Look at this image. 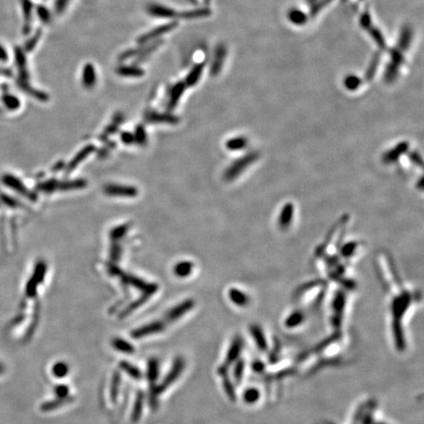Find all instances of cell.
Listing matches in <instances>:
<instances>
[{
	"mask_svg": "<svg viewBox=\"0 0 424 424\" xmlns=\"http://www.w3.org/2000/svg\"><path fill=\"white\" fill-rule=\"evenodd\" d=\"M260 398H261V392L259 389L254 387L245 389L243 394V400L247 405H253L258 403Z\"/></svg>",
	"mask_w": 424,
	"mask_h": 424,
	"instance_id": "obj_38",
	"label": "cell"
},
{
	"mask_svg": "<svg viewBox=\"0 0 424 424\" xmlns=\"http://www.w3.org/2000/svg\"><path fill=\"white\" fill-rule=\"evenodd\" d=\"M104 193L112 196L134 197L138 195V190L134 187L122 185H108L104 188Z\"/></svg>",
	"mask_w": 424,
	"mask_h": 424,
	"instance_id": "obj_10",
	"label": "cell"
},
{
	"mask_svg": "<svg viewBox=\"0 0 424 424\" xmlns=\"http://www.w3.org/2000/svg\"><path fill=\"white\" fill-rule=\"evenodd\" d=\"M252 369L257 373H262L265 369V364L261 360H256L252 363Z\"/></svg>",
	"mask_w": 424,
	"mask_h": 424,
	"instance_id": "obj_59",
	"label": "cell"
},
{
	"mask_svg": "<svg viewBox=\"0 0 424 424\" xmlns=\"http://www.w3.org/2000/svg\"><path fill=\"white\" fill-rule=\"evenodd\" d=\"M119 367L121 370L126 372L131 378L135 380H141L143 378L142 371L137 366H135L134 364L128 362L127 360H121L119 363Z\"/></svg>",
	"mask_w": 424,
	"mask_h": 424,
	"instance_id": "obj_29",
	"label": "cell"
},
{
	"mask_svg": "<svg viewBox=\"0 0 424 424\" xmlns=\"http://www.w3.org/2000/svg\"><path fill=\"white\" fill-rule=\"evenodd\" d=\"M36 14L40 21L44 24H49L51 22V14L45 5H38L36 7Z\"/></svg>",
	"mask_w": 424,
	"mask_h": 424,
	"instance_id": "obj_48",
	"label": "cell"
},
{
	"mask_svg": "<svg viewBox=\"0 0 424 424\" xmlns=\"http://www.w3.org/2000/svg\"><path fill=\"white\" fill-rule=\"evenodd\" d=\"M121 278H122L123 282H126L127 284H130V285L138 288L139 290L143 291L145 294H147L149 296L151 294H153L158 289L157 285L146 283L143 280L136 278V277H132V276H128V275H122Z\"/></svg>",
	"mask_w": 424,
	"mask_h": 424,
	"instance_id": "obj_11",
	"label": "cell"
},
{
	"mask_svg": "<svg viewBox=\"0 0 424 424\" xmlns=\"http://www.w3.org/2000/svg\"><path fill=\"white\" fill-rule=\"evenodd\" d=\"M7 60H8V54H7L5 49L2 46H0V61L6 62Z\"/></svg>",
	"mask_w": 424,
	"mask_h": 424,
	"instance_id": "obj_60",
	"label": "cell"
},
{
	"mask_svg": "<svg viewBox=\"0 0 424 424\" xmlns=\"http://www.w3.org/2000/svg\"><path fill=\"white\" fill-rule=\"evenodd\" d=\"M393 333L395 338L396 348L399 352H403L406 349V339L403 331L401 321H393Z\"/></svg>",
	"mask_w": 424,
	"mask_h": 424,
	"instance_id": "obj_20",
	"label": "cell"
},
{
	"mask_svg": "<svg viewBox=\"0 0 424 424\" xmlns=\"http://www.w3.org/2000/svg\"><path fill=\"white\" fill-rule=\"evenodd\" d=\"M186 366V360L182 357H177L174 359L173 365L163 379L162 382L159 385H156L157 393L160 395L164 391H166L169 387H170L174 382H176L177 379L180 377V375L183 373Z\"/></svg>",
	"mask_w": 424,
	"mask_h": 424,
	"instance_id": "obj_1",
	"label": "cell"
},
{
	"mask_svg": "<svg viewBox=\"0 0 424 424\" xmlns=\"http://www.w3.org/2000/svg\"><path fill=\"white\" fill-rule=\"evenodd\" d=\"M222 377H223V382H222L223 389H224L227 397L229 398V400L234 403L237 400V394H236L235 385L233 384V382L231 381V379L229 378V376L224 375Z\"/></svg>",
	"mask_w": 424,
	"mask_h": 424,
	"instance_id": "obj_40",
	"label": "cell"
},
{
	"mask_svg": "<svg viewBox=\"0 0 424 424\" xmlns=\"http://www.w3.org/2000/svg\"><path fill=\"white\" fill-rule=\"evenodd\" d=\"M122 121H123V115H122L121 113H118V114L114 117L113 122H112V123L107 127V128L105 129V131L103 132L101 138L105 139V138H107L109 135H112L115 131H117V129L119 128V125L121 124Z\"/></svg>",
	"mask_w": 424,
	"mask_h": 424,
	"instance_id": "obj_42",
	"label": "cell"
},
{
	"mask_svg": "<svg viewBox=\"0 0 424 424\" xmlns=\"http://www.w3.org/2000/svg\"><path fill=\"white\" fill-rule=\"evenodd\" d=\"M194 269V264L191 261H182L176 264L174 268V273L181 278H185L190 276Z\"/></svg>",
	"mask_w": 424,
	"mask_h": 424,
	"instance_id": "obj_37",
	"label": "cell"
},
{
	"mask_svg": "<svg viewBox=\"0 0 424 424\" xmlns=\"http://www.w3.org/2000/svg\"><path fill=\"white\" fill-rule=\"evenodd\" d=\"M177 27H178V22L177 21H173V22H170V23H168V24L159 26L157 28H154L150 32H148L147 33H144L141 36H139L138 37V44L142 45V46L145 45V44H147L148 41H151V40H153L155 38H158L159 36H161V35H163V34H165V33H167L169 32H171L172 30L176 29Z\"/></svg>",
	"mask_w": 424,
	"mask_h": 424,
	"instance_id": "obj_7",
	"label": "cell"
},
{
	"mask_svg": "<svg viewBox=\"0 0 424 424\" xmlns=\"http://www.w3.org/2000/svg\"><path fill=\"white\" fill-rule=\"evenodd\" d=\"M408 147V145L407 143L399 144L394 149H391L384 154V157H383L384 161L386 163H392V162L397 161L399 159V156L404 154L407 151Z\"/></svg>",
	"mask_w": 424,
	"mask_h": 424,
	"instance_id": "obj_28",
	"label": "cell"
},
{
	"mask_svg": "<svg viewBox=\"0 0 424 424\" xmlns=\"http://www.w3.org/2000/svg\"><path fill=\"white\" fill-rule=\"evenodd\" d=\"M242 349H243V340L240 336H237L234 338V340H233V342L228 350L224 363L218 367L217 372L219 375H221V376L227 375L230 366L238 360L240 354L242 352Z\"/></svg>",
	"mask_w": 424,
	"mask_h": 424,
	"instance_id": "obj_3",
	"label": "cell"
},
{
	"mask_svg": "<svg viewBox=\"0 0 424 424\" xmlns=\"http://www.w3.org/2000/svg\"><path fill=\"white\" fill-rule=\"evenodd\" d=\"M249 332H250V334H251V336L253 338L254 342H256L257 347L259 348V350L261 351V352L267 351L268 344H267L265 335H264L261 327L259 326V325H256V324L251 325L249 327Z\"/></svg>",
	"mask_w": 424,
	"mask_h": 424,
	"instance_id": "obj_17",
	"label": "cell"
},
{
	"mask_svg": "<svg viewBox=\"0 0 424 424\" xmlns=\"http://www.w3.org/2000/svg\"><path fill=\"white\" fill-rule=\"evenodd\" d=\"M51 371L56 378H64L69 372V366L67 363L63 361H59L52 366Z\"/></svg>",
	"mask_w": 424,
	"mask_h": 424,
	"instance_id": "obj_43",
	"label": "cell"
},
{
	"mask_svg": "<svg viewBox=\"0 0 424 424\" xmlns=\"http://www.w3.org/2000/svg\"><path fill=\"white\" fill-rule=\"evenodd\" d=\"M209 14H210V11L207 8H200V9H195V10H190V11H183V12L177 14V16L182 18V19H185V20H192V19L206 17Z\"/></svg>",
	"mask_w": 424,
	"mask_h": 424,
	"instance_id": "obj_35",
	"label": "cell"
},
{
	"mask_svg": "<svg viewBox=\"0 0 424 424\" xmlns=\"http://www.w3.org/2000/svg\"><path fill=\"white\" fill-rule=\"evenodd\" d=\"M357 247H358V244L357 243H348L347 245H345L343 246V248H342V251H341L342 254H343V257H345V258L352 257L353 254H354V252L356 251Z\"/></svg>",
	"mask_w": 424,
	"mask_h": 424,
	"instance_id": "obj_53",
	"label": "cell"
},
{
	"mask_svg": "<svg viewBox=\"0 0 424 424\" xmlns=\"http://www.w3.org/2000/svg\"><path fill=\"white\" fill-rule=\"evenodd\" d=\"M245 359H238L236 361L234 369H233V378H234V381L237 385L241 384V382H242L244 373H245Z\"/></svg>",
	"mask_w": 424,
	"mask_h": 424,
	"instance_id": "obj_41",
	"label": "cell"
},
{
	"mask_svg": "<svg viewBox=\"0 0 424 424\" xmlns=\"http://www.w3.org/2000/svg\"><path fill=\"white\" fill-rule=\"evenodd\" d=\"M224 57V51H223V49L222 48H219L218 49H217V52H216V55H215V60H214V63H213V66L211 67V73L212 74H216L217 72H218V70H219V68H220V65L222 64V58Z\"/></svg>",
	"mask_w": 424,
	"mask_h": 424,
	"instance_id": "obj_50",
	"label": "cell"
},
{
	"mask_svg": "<svg viewBox=\"0 0 424 424\" xmlns=\"http://www.w3.org/2000/svg\"><path fill=\"white\" fill-rule=\"evenodd\" d=\"M134 136H135V142L139 143L140 145H145L147 143V135L143 126L139 125L137 127Z\"/></svg>",
	"mask_w": 424,
	"mask_h": 424,
	"instance_id": "obj_52",
	"label": "cell"
},
{
	"mask_svg": "<svg viewBox=\"0 0 424 424\" xmlns=\"http://www.w3.org/2000/svg\"><path fill=\"white\" fill-rule=\"evenodd\" d=\"M127 230H128V226H126V225L118 227V228H115L111 232V238L112 239H116V240L120 239V238H122L124 236V234L127 232Z\"/></svg>",
	"mask_w": 424,
	"mask_h": 424,
	"instance_id": "obj_56",
	"label": "cell"
},
{
	"mask_svg": "<svg viewBox=\"0 0 424 424\" xmlns=\"http://www.w3.org/2000/svg\"><path fill=\"white\" fill-rule=\"evenodd\" d=\"M46 272H47L46 264L42 261L38 262L35 266L33 275L31 278V280L29 281V283L27 285V289H26L27 295L30 296V298H33V296L35 295L36 288H37L38 284H40L42 282V280H44Z\"/></svg>",
	"mask_w": 424,
	"mask_h": 424,
	"instance_id": "obj_8",
	"label": "cell"
},
{
	"mask_svg": "<svg viewBox=\"0 0 424 424\" xmlns=\"http://www.w3.org/2000/svg\"><path fill=\"white\" fill-rule=\"evenodd\" d=\"M3 371H4V366L0 363V373H3Z\"/></svg>",
	"mask_w": 424,
	"mask_h": 424,
	"instance_id": "obj_61",
	"label": "cell"
},
{
	"mask_svg": "<svg viewBox=\"0 0 424 424\" xmlns=\"http://www.w3.org/2000/svg\"><path fill=\"white\" fill-rule=\"evenodd\" d=\"M158 396H159V394L157 393L156 385H149L148 405L153 411L158 408Z\"/></svg>",
	"mask_w": 424,
	"mask_h": 424,
	"instance_id": "obj_46",
	"label": "cell"
},
{
	"mask_svg": "<svg viewBox=\"0 0 424 424\" xmlns=\"http://www.w3.org/2000/svg\"><path fill=\"white\" fill-rule=\"evenodd\" d=\"M411 303V295L408 292H404L400 295L396 296L392 302V314L394 317L393 321H402V318L406 311L408 310Z\"/></svg>",
	"mask_w": 424,
	"mask_h": 424,
	"instance_id": "obj_4",
	"label": "cell"
},
{
	"mask_svg": "<svg viewBox=\"0 0 424 424\" xmlns=\"http://www.w3.org/2000/svg\"><path fill=\"white\" fill-rule=\"evenodd\" d=\"M18 84H19V87L21 88V90H23V91H24L25 93H27L29 96H32V97H33L34 98H36V99H38V100H41V101H47V100L49 99V97L48 94H46V93H44V92L37 91V90H35V89H33V88L30 86V84L27 82V81L19 80V81H18Z\"/></svg>",
	"mask_w": 424,
	"mask_h": 424,
	"instance_id": "obj_25",
	"label": "cell"
},
{
	"mask_svg": "<svg viewBox=\"0 0 424 424\" xmlns=\"http://www.w3.org/2000/svg\"><path fill=\"white\" fill-rule=\"evenodd\" d=\"M148 298H149V295H147V294H144V295L142 296V298H140L138 301L132 303V304H131L128 308H127L125 310H123L122 313H121V315H120V317H125V316H127L128 314H130L132 311L136 310L138 308H140L142 305H144V304L147 301Z\"/></svg>",
	"mask_w": 424,
	"mask_h": 424,
	"instance_id": "obj_44",
	"label": "cell"
},
{
	"mask_svg": "<svg viewBox=\"0 0 424 424\" xmlns=\"http://www.w3.org/2000/svg\"><path fill=\"white\" fill-rule=\"evenodd\" d=\"M259 155L257 153H248L245 156H243L242 158L238 159L237 161H235L225 172V179L232 181L235 178L239 177L245 170L248 168V166L250 164H252L254 161L258 159Z\"/></svg>",
	"mask_w": 424,
	"mask_h": 424,
	"instance_id": "obj_2",
	"label": "cell"
},
{
	"mask_svg": "<svg viewBox=\"0 0 424 424\" xmlns=\"http://www.w3.org/2000/svg\"><path fill=\"white\" fill-rule=\"evenodd\" d=\"M229 298H230V301L234 305H236L240 308H244L249 304V296L245 293H244L241 290L236 289V288L230 289Z\"/></svg>",
	"mask_w": 424,
	"mask_h": 424,
	"instance_id": "obj_19",
	"label": "cell"
},
{
	"mask_svg": "<svg viewBox=\"0 0 424 424\" xmlns=\"http://www.w3.org/2000/svg\"><path fill=\"white\" fill-rule=\"evenodd\" d=\"M145 119L147 122H150V123L176 124L180 121V119L177 116L168 114V113H158L156 111H147L146 113Z\"/></svg>",
	"mask_w": 424,
	"mask_h": 424,
	"instance_id": "obj_15",
	"label": "cell"
},
{
	"mask_svg": "<svg viewBox=\"0 0 424 424\" xmlns=\"http://www.w3.org/2000/svg\"><path fill=\"white\" fill-rule=\"evenodd\" d=\"M204 65L205 64H203V63L197 64V65H196L191 70V72L188 74V76L186 77V80L184 82L185 84H186V87H189V88L193 87L198 82V80H199V78L201 76V73H202Z\"/></svg>",
	"mask_w": 424,
	"mask_h": 424,
	"instance_id": "obj_30",
	"label": "cell"
},
{
	"mask_svg": "<svg viewBox=\"0 0 424 424\" xmlns=\"http://www.w3.org/2000/svg\"><path fill=\"white\" fill-rule=\"evenodd\" d=\"M82 82L84 89L91 90L97 83V72L96 68L92 63H87L82 68Z\"/></svg>",
	"mask_w": 424,
	"mask_h": 424,
	"instance_id": "obj_14",
	"label": "cell"
},
{
	"mask_svg": "<svg viewBox=\"0 0 424 424\" xmlns=\"http://www.w3.org/2000/svg\"><path fill=\"white\" fill-rule=\"evenodd\" d=\"M373 424H385V423H382V422H377V423H373Z\"/></svg>",
	"mask_w": 424,
	"mask_h": 424,
	"instance_id": "obj_62",
	"label": "cell"
},
{
	"mask_svg": "<svg viewBox=\"0 0 424 424\" xmlns=\"http://www.w3.org/2000/svg\"><path fill=\"white\" fill-rule=\"evenodd\" d=\"M120 386H121V374L119 371H115L112 375L111 385H110V398L113 404H116L117 402Z\"/></svg>",
	"mask_w": 424,
	"mask_h": 424,
	"instance_id": "obj_31",
	"label": "cell"
},
{
	"mask_svg": "<svg viewBox=\"0 0 424 424\" xmlns=\"http://www.w3.org/2000/svg\"><path fill=\"white\" fill-rule=\"evenodd\" d=\"M147 13L155 18H162V19H170L177 16V12L173 10L172 8H169L167 6L152 3L147 6Z\"/></svg>",
	"mask_w": 424,
	"mask_h": 424,
	"instance_id": "obj_13",
	"label": "cell"
},
{
	"mask_svg": "<svg viewBox=\"0 0 424 424\" xmlns=\"http://www.w3.org/2000/svg\"><path fill=\"white\" fill-rule=\"evenodd\" d=\"M341 337L340 332H335L334 334H332L331 336H329L328 338L324 339L323 341H321L320 343H318L310 352V354H318L324 350H326L330 345H332L333 343H335L337 340H339V338Z\"/></svg>",
	"mask_w": 424,
	"mask_h": 424,
	"instance_id": "obj_32",
	"label": "cell"
},
{
	"mask_svg": "<svg viewBox=\"0 0 424 424\" xmlns=\"http://www.w3.org/2000/svg\"><path fill=\"white\" fill-rule=\"evenodd\" d=\"M3 102L7 106V108L11 110H15L20 106V100L11 95H5L3 97Z\"/></svg>",
	"mask_w": 424,
	"mask_h": 424,
	"instance_id": "obj_49",
	"label": "cell"
},
{
	"mask_svg": "<svg viewBox=\"0 0 424 424\" xmlns=\"http://www.w3.org/2000/svg\"><path fill=\"white\" fill-rule=\"evenodd\" d=\"M194 307H195V302L193 300H191V299L186 300L182 304H180L177 307H175L174 309H172L166 314V320L168 322H173V321L179 319L180 317L184 316L188 311L192 310Z\"/></svg>",
	"mask_w": 424,
	"mask_h": 424,
	"instance_id": "obj_12",
	"label": "cell"
},
{
	"mask_svg": "<svg viewBox=\"0 0 424 424\" xmlns=\"http://www.w3.org/2000/svg\"><path fill=\"white\" fill-rule=\"evenodd\" d=\"M247 146V140L244 137H236L230 139L226 143V147L231 151H238L245 148Z\"/></svg>",
	"mask_w": 424,
	"mask_h": 424,
	"instance_id": "obj_39",
	"label": "cell"
},
{
	"mask_svg": "<svg viewBox=\"0 0 424 424\" xmlns=\"http://www.w3.org/2000/svg\"><path fill=\"white\" fill-rule=\"evenodd\" d=\"M375 408L376 403L374 401H370L361 419V424H373V412L375 410Z\"/></svg>",
	"mask_w": 424,
	"mask_h": 424,
	"instance_id": "obj_47",
	"label": "cell"
},
{
	"mask_svg": "<svg viewBox=\"0 0 424 424\" xmlns=\"http://www.w3.org/2000/svg\"><path fill=\"white\" fill-rule=\"evenodd\" d=\"M111 345H112V347L116 351L121 352V353L126 354V355H132L136 351L135 347L131 343L124 340V339L117 338V337L112 339V340H111Z\"/></svg>",
	"mask_w": 424,
	"mask_h": 424,
	"instance_id": "obj_23",
	"label": "cell"
},
{
	"mask_svg": "<svg viewBox=\"0 0 424 424\" xmlns=\"http://www.w3.org/2000/svg\"><path fill=\"white\" fill-rule=\"evenodd\" d=\"M368 404H369V402H367L365 404H362L358 408V410H357V412H356V414L354 416V419H353V424H359L361 422V419H362L363 414H364V412H365V410H366V408L368 407Z\"/></svg>",
	"mask_w": 424,
	"mask_h": 424,
	"instance_id": "obj_54",
	"label": "cell"
},
{
	"mask_svg": "<svg viewBox=\"0 0 424 424\" xmlns=\"http://www.w3.org/2000/svg\"><path fill=\"white\" fill-rule=\"evenodd\" d=\"M144 404H145V394L143 391H139L136 396L135 404L133 407L132 414H131V420L132 422H138L143 414L144 410Z\"/></svg>",
	"mask_w": 424,
	"mask_h": 424,
	"instance_id": "obj_22",
	"label": "cell"
},
{
	"mask_svg": "<svg viewBox=\"0 0 424 424\" xmlns=\"http://www.w3.org/2000/svg\"><path fill=\"white\" fill-rule=\"evenodd\" d=\"M121 139L125 144H132L135 143V136L130 132H124L121 135Z\"/></svg>",
	"mask_w": 424,
	"mask_h": 424,
	"instance_id": "obj_58",
	"label": "cell"
},
{
	"mask_svg": "<svg viewBox=\"0 0 424 424\" xmlns=\"http://www.w3.org/2000/svg\"><path fill=\"white\" fill-rule=\"evenodd\" d=\"M159 375V362L156 359H150L147 361V379L149 385H155V381Z\"/></svg>",
	"mask_w": 424,
	"mask_h": 424,
	"instance_id": "obj_27",
	"label": "cell"
},
{
	"mask_svg": "<svg viewBox=\"0 0 424 424\" xmlns=\"http://www.w3.org/2000/svg\"><path fill=\"white\" fill-rule=\"evenodd\" d=\"M87 183L83 180H75L71 182H57V181H49L47 183H42L38 186L39 190L42 192H53L57 190L66 191V190H76L83 188Z\"/></svg>",
	"mask_w": 424,
	"mask_h": 424,
	"instance_id": "obj_5",
	"label": "cell"
},
{
	"mask_svg": "<svg viewBox=\"0 0 424 424\" xmlns=\"http://www.w3.org/2000/svg\"><path fill=\"white\" fill-rule=\"evenodd\" d=\"M40 35H41V30L39 29V30L36 31V33H34V35H33L30 40L27 41V44H26V46H25V50H26V51H32V50L35 48L36 44H37L38 40H39V38H40Z\"/></svg>",
	"mask_w": 424,
	"mask_h": 424,
	"instance_id": "obj_51",
	"label": "cell"
},
{
	"mask_svg": "<svg viewBox=\"0 0 424 424\" xmlns=\"http://www.w3.org/2000/svg\"><path fill=\"white\" fill-rule=\"evenodd\" d=\"M73 400H74V398L69 397V396L67 398H63V399L56 398L55 400L49 401V402H46V403L42 404L40 406V410L44 411V412H49V411L57 409L58 408H60L62 406H65V405L73 402Z\"/></svg>",
	"mask_w": 424,
	"mask_h": 424,
	"instance_id": "obj_24",
	"label": "cell"
},
{
	"mask_svg": "<svg viewBox=\"0 0 424 424\" xmlns=\"http://www.w3.org/2000/svg\"><path fill=\"white\" fill-rule=\"evenodd\" d=\"M69 392H70L69 387L64 384H59L54 388V394L56 395V398H60V399L67 398Z\"/></svg>",
	"mask_w": 424,
	"mask_h": 424,
	"instance_id": "obj_55",
	"label": "cell"
},
{
	"mask_svg": "<svg viewBox=\"0 0 424 424\" xmlns=\"http://www.w3.org/2000/svg\"><path fill=\"white\" fill-rule=\"evenodd\" d=\"M94 149H95L94 146H88V147H86L84 148H82L80 151V153H78L76 155V157L72 160V162H70V164L68 165V168H67V171L70 172V171L74 170V169L78 166V164L81 163L88 155H90L94 151Z\"/></svg>",
	"mask_w": 424,
	"mask_h": 424,
	"instance_id": "obj_33",
	"label": "cell"
},
{
	"mask_svg": "<svg viewBox=\"0 0 424 424\" xmlns=\"http://www.w3.org/2000/svg\"><path fill=\"white\" fill-rule=\"evenodd\" d=\"M186 88L187 87H186V84L184 82H178L177 83L174 84L173 88L171 89L170 95H169V101H168V109L169 110H172L177 106V104H178L180 98H182Z\"/></svg>",
	"mask_w": 424,
	"mask_h": 424,
	"instance_id": "obj_16",
	"label": "cell"
},
{
	"mask_svg": "<svg viewBox=\"0 0 424 424\" xmlns=\"http://www.w3.org/2000/svg\"><path fill=\"white\" fill-rule=\"evenodd\" d=\"M69 2H70V0H56L55 3H54L56 13L61 14L62 12H64Z\"/></svg>",
	"mask_w": 424,
	"mask_h": 424,
	"instance_id": "obj_57",
	"label": "cell"
},
{
	"mask_svg": "<svg viewBox=\"0 0 424 424\" xmlns=\"http://www.w3.org/2000/svg\"><path fill=\"white\" fill-rule=\"evenodd\" d=\"M294 208L293 203H286L284 207L281 209V213L279 215V227L282 230H287L292 224L294 217Z\"/></svg>",
	"mask_w": 424,
	"mask_h": 424,
	"instance_id": "obj_18",
	"label": "cell"
},
{
	"mask_svg": "<svg viewBox=\"0 0 424 424\" xmlns=\"http://www.w3.org/2000/svg\"><path fill=\"white\" fill-rule=\"evenodd\" d=\"M116 73L122 77H137V78H139V77H142L145 75V71L136 65L120 66L116 69Z\"/></svg>",
	"mask_w": 424,
	"mask_h": 424,
	"instance_id": "obj_26",
	"label": "cell"
},
{
	"mask_svg": "<svg viewBox=\"0 0 424 424\" xmlns=\"http://www.w3.org/2000/svg\"><path fill=\"white\" fill-rule=\"evenodd\" d=\"M165 328V324L162 321H153L149 324H146L140 328L135 329L134 331L131 332V336L134 339H142L144 337L149 336V335H153L156 333H160L164 330Z\"/></svg>",
	"mask_w": 424,
	"mask_h": 424,
	"instance_id": "obj_9",
	"label": "cell"
},
{
	"mask_svg": "<svg viewBox=\"0 0 424 424\" xmlns=\"http://www.w3.org/2000/svg\"><path fill=\"white\" fill-rule=\"evenodd\" d=\"M15 57L16 62L20 71V80L27 81L29 79V73L27 70V60L25 57V53L23 49L19 47L15 48Z\"/></svg>",
	"mask_w": 424,
	"mask_h": 424,
	"instance_id": "obj_21",
	"label": "cell"
},
{
	"mask_svg": "<svg viewBox=\"0 0 424 424\" xmlns=\"http://www.w3.org/2000/svg\"><path fill=\"white\" fill-rule=\"evenodd\" d=\"M304 320H305L304 312L301 310H295L287 317L285 321V325L287 328H294L296 326L301 325L304 322Z\"/></svg>",
	"mask_w": 424,
	"mask_h": 424,
	"instance_id": "obj_36",
	"label": "cell"
},
{
	"mask_svg": "<svg viewBox=\"0 0 424 424\" xmlns=\"http://www.w3.org/2000/svg\"><path fill=\"white\" fill-rule=\"evenodd\" d=\"M5 182L7 185H9L10 187H12L14 190H17L18 192H20L21 194H25L28 196H31L30 193H28V191L26 190L25 186H23V184L16 178L11 177V176H7L5 178Z\"/></svg>",
	"mask_w": 424,
	"mask_h": 424,
	"instance_id": "obj_45",
	"label": "cell"
},
{
	"mask_svg": "<svg viewBox=\"0 0 424 424\" xmlns=\"http://www.w3.org/2000/svg\"><path fill=\"white\" fill-rule=\"evenodd\" d=\"M345 306H346V295L344 292L339 291L336 293L332 304L333 312H334L332 318V324L336 329H339L341 327Z\"/></svg>",
	"mask_w": 424,
	"mask_h": 424,
	"instance_id": "obj_6",
	"label": "cell"
},
{
	"mask_svg": "<svg viewBox=\"0 0 424 424\" xmlns=\"http://www.w3.org/2000/svg\"><path fill=\"white\" fill-rule=\"evenodd\" d=\"M23 5V12L25 16V27H24V33L27 34L29 33L31 30V20H32V12H33V2L31 0H22Z\"/></svg>",
	"mask_w": 424,
	"mask_h": 424,
	"instance_id": "obj_34",
	"label": "cell"
}]
</instances>
